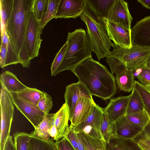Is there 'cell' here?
Returning a JSON list of instances; mask_svg holds the SVG:
<instances>
[{
	"label": "cell",
	"mask_w": 150,
	"mask_h": 150,
	"mask_svg": "<svg viewBox=\"0 0 150 150\" xmlns=\"http://www.w3.org/2000/svg\"><path fill=\"white\" fill-rule=\"evenodd\" d=\"M73 127L75 131L83 132L96 139H104L100 132L91 125L86 124L84 122Z\"/></svg>",
	"instance_id": "cell-34"
},
{
	"label": "cell",
	"mask_w": 150,
	"mask_h": 150,
	"mask_svg": "<svg viewBox=\"0 0 150 150\" xmlns=\"http://www.w3.org/2000/svg\"><path fill=\"white\" fill-rule=\"evenodd\" d=\"M109 37L114 43L119 46L130 48L132 46L131 30H128L121 25L110 21L107 18L102 19Z\"/></svg>",
	"instance_id": "cell-8"
},
{
	"label": "cell",
	"mask_w": 150,
	"mask_h": 150,
	"mask_svg": "<svg viewBox=\"0 0 150 150\" xmlns=\"http://www.w3.org/2000/svg\"><path fill=\"white\" fill-rule=\"evenodd\" d=\"M13 136L16 150H29L30 134L18 132Z\"/></svg>",
	"instance_id": "cell-32"
},
{
	"label": "cell",
	"mask_w": 150,
	"mask_h": 150,
	"mask_svg": "<svg viewBox=\"0 0 150 150\" xmlns=\"http://www.w3.org/2000/svg\"><path fill=\"white\" fill-rule=\"evenodd\" d=\"M145 66L146 67L150 69V55L148 57Z\"/></svg>",
	"instance_id": "cell-49"
},
{
	"label": "cell",
	"mask_w": 150,
	"mask_h": 150,
	"mask_svg": "<svg viewBox=\"0 0 150 150\" xmlns=\"http://www.w3.org/2000/svg\"><path fill=\"white\" fill-rule=\"evenodd\" d=\"M106 58V62L110 66L112 74H116L126 69L125 64L116 58L110 55Z\"/></svg>",
	"instance_id": "cell-40"
},
{
	"label": "cell",
	"mask_w": 150,
	"mask_h": 150,
	"mask_svg": "<svg viewBox=\"0 0 150 150\" xmlns=\"http://www.w3.org/2000/svg\"><path fill=\"white\" fill-rule=\"evenodd\" d=\"M80 17L86 27V36L91 51L95 53L99 60L110 55L113 43L103 19L97 18L87 6Z\"/></svg>",
	"instance_id": "cell-3"
},
{
	"label": "cell",
	"mask_w": 150,
	"mask_h": 150,
	"mask_svg": "<svg viewBox=\"0 0 150 150\" xmlns=\"http://www.w3.org/2000/svg\"><path fill=\"white\" fill-rule=\"evenodd\" d=\"M86 6V0H60L54 18H76Z\"/></svg>",
	"instance_id": "cell-12"
},
{
	"label": "cell",
	"mask_w": 150,
	"mask_h": 150,
	"mask_svg": "<svg viewBox=\"0 0 150 150\" xmlns=\"http://www.w3.org/2000/svg\"><path fill=\"white\" fill-rule=\"evenodd\" d=\"M14 105L35 127L43 120L45 115L35 105L23 98L14 92H9Z\"/></svg>",
	"instance_id": "cell-7"
},
{
	"label": "cell",
	"mask_w": 150,
	"mask_h": 150,
	"mask_svg": "<svg viewBox=\"0 0 150 150\" xmlns=\"http://www.w3.org/2000/svg\"><path fill=\"white\" fill-rule=\"evenodd\" d=\"M74 131L76 134L78 150H85L84 145L79 132L75 130Z\"/></svg>",
	"instance_id": "cell-45"
},
{
	"label": "cell",
	"mask_w": 150,
	"mask_h": 150,
	"mask_svg": "<svg viewBox=\"0 0 150 150\" xmlns=\"http://www.w3.org/2000/svg\"><path fill=\"white\" fill-rule=\"evenodd\" d=\"M115 0H86V6L99 19L107 18Z\"/></svg>",
	"instance_id": "cell-18"
},
{
	"label": "cell",
	"mask_w": 150,
	"mask_h": 150,
	"mask_svg": "<svg viewBox=\"0 0 150 150\" xmlns=\"http://www.w3.org/2000/svg\"><path fill=\"white\" fill-rule=\"evenodd\" d=\"M137 1L142 6L146 8L150 9V0H137Z\"/></svg>",
	"instance_id": "cell-46"
},
{
	"label": "cell",
	"mask_w": 150,
	"mask_h": 150,
	"mask_svg": "<svg viewBox=\"0 0 150 150\" xmlns=\"http://www.w3.org/2000/svg\"><path fill=\"white\" fill-rule=\"evenodd\" d=\"M64 96L65 103L68 108L69 120L73 116L76 106L81 97L86 96L92 98L85 86L79 81L66 86Z\"/></svg>",
	"instance_id": "cell-11"
},
{
	"label": "cell",
	"mask_w": 150,
	"mask_h": 150,
	"mask_svg": "<svg viewBox=\"0 0 150 150\" xmlns=\"http://www.w3.org/2000/svg\"><path fill=\"white\" fill-rule=\"evenodd\" d=\"M146 87L149 90V91H150V84L148 86H146Z\"/></svg>",
	"instance_id": "cell-51"
},
{
	"label": "cell",
	"mask_w": 150,
	"mask_h": 150,
	"mask_svg": "<svg viewBox=\"0 0 150 150\" xmlns=\"http://www.w3.org/2000/svg\"><path fill=\"white\" fill-rule=\"evenodd\" d=\"M100 131L104 139L107 144L110 141L117 137L115 122H111L107 115L103 113Z\"/></svg>",
	"instance_id": "cell-21"
},
{
	"label": "cell",
	"mask_w": 150,
	"mask_h": 150,
	"mask_svg": "<svg viewBox=\"0 0 150 150\" xmlns=\"http://www.w3.org/2000/svg\"><path fill=\"white\" fill-rule=\"evenodd\" d=\"M145 109L147 113L148 114L150 117V110H149L148 108L145 107Z\"/></svg>",
	"instance_id": "cell-50"
},
{
	"label": "cell",
	"mask_w": 150,
	"mask_h": 150,
	"mask_svg": "<svg viewBox=\"0 0 150 150\" xmlns=\"http://www.w3.org/2000/svg\"><path fill=\"white\" fill-rule=\"evenodd\" d=\"M31 8L28 13L25 33L26 47L31 60L38 55L42 41L40 36L43 29L40 22L36 20Z\"/></svg>",
	"instance_id": "cell-6"
},
{
	"label": "cell",
	"mask_w": 150,
	"mask_h": 150,
	"mask_svg": "<svg viewBox=\"0 0 150 150\" xmlns=\"http://www.w3.org/2000/svg\"><path fill=\"white\" fill-rule=\"evenodd\" d=\"M103 112V108L96 104L84 122L91 125L101 133L100 127Z\"/></svg>",
	"instance_id": "cell-27"
},
{
	"label": "cell",
	"mask_w": 150,
	"mask_h": 150,
	"mask_svg": "<svg viewBox=\"0 0 150 150\" xmlns=\"http://www.w3.org/2000/svg\"><path fill=\"white\" fill-rule=\"evenodd\" d=\"M150 148V122L144 128L143 131L133 139Z\"/></svg>",
	"instance_id": "cell-39"
},
{
	"label": "cell",
	"mask_w": 150,
	"mask_h": 150,
	"mask_svg": "<svg viewBox=\"0 0 150 150\" xmlns=\"http://www.w3.org/2000/svg\"><path fill=\"white\" fill-rule=\"evenodd\" d=\"M92 96L106 100L116 93L115 78L106 67L92 57L71 71Z\"/></svg>",
	"instance_id": "cell-1"
},
{
	"label": "cell",
	"mask_w": 150,
	"mask_h": 150,
	"mask_svg": "<svg viewBox=\"0 0 150 150\" xmlns=\"http://www.w3.org/2000/svg\"><path fill=\"white\" fill-rule=\"evenodd\" d=\"M96 104L93 98L86 96L81 97L70 120L71 123L70 126L74 127L84 122Z\"/></svg>",
	"instance_id": "cell-14"
},
{
	"label": "cell",
	"mask_w": 150,
	"mask_h": 150,
	"mask_svg": "<svg viewBox=\"0 0 150 150\" xmlns=\"http://www.w3.org/2000/svg\"><path fill=\"white\" fill-rule=\"evenodd\" d=\"M134 88L140 95L145 107L150 110V91L146 87L136 81Z\"/></svg>",
	"instance_id": "cell-35"
},
{
	"label": "cell",
	"mask_w": 150,
	"mask_h": 150,
	"mask_svg": "<svg viewBox=\"0 0 150 150\" xmlns=\"http://www.w3.org/2000/svg\"><path fill=\"white\" fill-rule=\"evenodd\" d=\"M110 55L125 65L127 69L132 71L145 65L150 55V48L132 46L127 48L113 43Z\"/></svg>",
	"instance_id": "cell-5"
},
{
	"label": "cell",
	"mask_w": 150,
	"mask_h": 150,
	"mask_svg": "<svg viewBox=\"0 0 150 150\" xmlns=\"http://www.w3.org/2000/svg\"><path fill=\"white\" fill-rule=\"evenodd\" d=\"M16 93L20 97L29 102L37 105L39 101L44 95L45 92L36 88L28 87L22 91Z\"/></svg>",
	"instance_id": "cell-30"
},
{
	"label": "cell",
	"mask_w": 150,
	"mask_h": 150,
	"mask_svg": "<svg viewBox=\"0 0 150 150\" xmlns=\"http://www.w3.org/2000/svg\"><path fill=\"white\" fill-rule=\"evenodd\" d=\"M133 73L134 79L137 78L143 85L146 87L150 84V69L145 65L136 69Z\"/></svg>",
	"instance_id": "cell-33"
},
{
	"label": "cell",
	"mask_w": 150,
	"mask_h": 150,
	"mask_svg": "<svg viewBox=\"0 0 150 150\" xmlns=\"http://www.w3.org/2000/svg\"><path fill=\"white\" fill-rule=\"evenodd\" d=\"M142 150H150V148L140 143H137Z\"/></svg>",
	"instance_id": "cell-48"
},
{
	"label": "cell",
	"mask_w": 150,
	"mask_h": 150,
	"mask_svg": "<svg viewBox=\"0 0 150 150\" xmlns=\"http://www.w3.org/2000/svg\"><path fill=\"white\" fill-rule=\"evenodd\" d=\"M1 41L3 42L6 47V55L4 67L12 64L19 63L18 55L15 50L5 30L1 33Z\"/></svg>",
	"instance_id": "cell-22"
},
{
	"label": "cell",
	"mask_w": 150,
	"mask_h": 150,
	"mask_svg": "<svg viewBox=\"0 0 150 150\" xmlns=\"http://www.w3.org/2000/svg\"><path fill=\"white\" fill-rule=\"evenodd\" d=\"M132 46L150 48V16L137 22L131 29Z\"/></svg>",
	"instance_id": "cell-9"
},
{
	"label": "cell",
	"mask_w": 150,
	"mask_h": 150,
	"mask_svg": "<svg viewBox=\"0 0 150 150\" xmlns=\"http://www.w3.org/2000/svg\"><path fill=\"white\" fill-rule=\"evenodd\" d=\"M34 0H14L13 8L7 22L6 31L23 67L29 68L31 60L27 53L25 42L28 13Z\"/></svg>",
	"instance_id": "cell-2"
},
{
	"label": "cell",
	"mask_w": 150,
	"mask_h": 150,
	"mask_svg": "<svg viewBox=\"0 0 150 150\" xmlns=\"http://www.w3.org/2000/svg\"><path fill=\"white\" fill-rule=\"evenodd\" d=\"M6 55V44L1 41L0 48V65L1 68L4 67Z\"/></svg>",
	"instance_id": "cell-43"
},
{
	"label": "cell",
	"mask_w": 150,
	"mask_h": 150,
	"mask_svg": "<svg viewBox=\"0 0 150 150\" xmlns=\"http://www.w3.org/2000/svg\"><path fill=\"white\" fill-rule=\"evenodd\" d=\"M4 150H16L15 143L12 139V137L9 135L8 137L5 144Z\"/></svg>",
	"instance_id": "cell-44"
},
{
	"label": "cell",
	"mask_w": 150,
	"mask_h": 150,
	"mask_svg": "<svg viewBox=\"0 0 150 150\" xmlns=\"http://www.w3.org/2000/svg\"><path fill=\"white\" fill-rule=\"evenodd\" d=\"M78 132L85 150H107V143L104 139H96L83 132Z\"/></svg>",
	"instance_id": "cell-23"
},
{
	"label": "cell",
	"mask_w": 150,
	"mask_h": 150,
	"mask_svg": "<svg viewBox=\"0 0 150 150\" xmlns=\"http://www.w3.org/2000/svg\"><path fill=\"white\" fill-rule=\"evenodd\" d=\"M130 95L126 115L135 113L144 110L145 106L142 100L135 89L134 88Z\"/></svg>",
	"instance_id": "cell-29"
},
{
	"label": "cell",
	"mask_w": 150,
	"mask_h": 150,
	"mask_svg": "<svg viewBox=\"0 0 150 150\" xmlns=\"http://www.w3.org/2000/svg\"><path fill=\"white\" fill-rule=\"evenodd\" d=\"M107 19L128 30L131 29L133 18L129 12L127 2L124 0H114Z\"/></svg>",
	"instance_id": "cell-10"
},
{
	"label": "cell",
	"mask_w": 150,
	"mask_h": 150,
	"mask_svg": "<svg viewBox=\"0 0 150 150\" xmlns=\"http://www.w3.org/2000/svg\"><path fill=\"white\" fill-rule=\"evenodd\" d=\"M130 96V94L111 99L107 106L103 108L104 112L111 122H115L126 115Z\"/></svg>",
	"instance_id": "cell-13"
},
{
	"label": "cell",
	"mask_w": 150,
	"mask_h": 150,
	"mask_svg": "<svg viewBox=\"0 0 150 150\" xmlns=\"http://www.w3.org/2000/svg\"><path fill=\"white\" fill-rule=\"evenodd\" d=\"M115 81L121 91L129 93L134 88L135 81L132 70L126 69L116 74Z\"/></svg>",
	"instance_id": "cell-20"
},
{
	"label": "cell",
	"mask_w": 150,
	"mask_h": 150,
	"mask_svg": "<svg viewBox=\"0 0 150 150\" xmlns=\"http://www.w3.org/2000/svg\"><path fill=\"white\" fill-rule=\"evenodd\" d=\"M68 46L67 41L57 53L51 67V76H55V73L62 62Z\"/></svg>",
	"instance_id": "cell-37"
},
{
	"label": "cell",
	"mask_w": 150,
	"mask_h": 150,
	"mask_svg": "<svg viewBox=\"0 0 150 150\" xmlns=\"http://www.w3.org/2000/svg\"><path fill=\"white\" fill-rule=\"evenodd\" d=\"M53 101L51 96L45 92L44 95L39 101L37 106L45 115L49 114L53 107Z\"/></svg>",
	"instance_id": "cell-38"
},
{
	"label": "cell",
	"mask_w": 150,
	"mask_h": 150,
	"mask_svg": "<svg viewBox=\"0 0 150 150\" xmlns=\"http://www.w3.org/2000/svg\"><path fill=\"white\" fill-rule=\"evenodd\" d=\"M108 144L111 150H142L133 139L119 137L111 140Z\"/></svg>",
	"instance_id": "cell-24"
},
{
	"label": "cell",
	"mask_w": 150,
	"mask_h": 150,
	"mask_svg": "<svg viewBox=\"0 0 150 150\" xmlns=\"http://www.w3.org/2000/svg\"><path fill=\"white\" fill-rule=\"evenodd\" d=\"M57 150H75L69 140L64 137L55 142Z\"/></svg>",
	"instance_id": "cell-41"
},
{
	"label": "cell",
	"mask_w": 150,
	"mask_h": 150,
	"mask_svg": "<svg viewBox=\"0 0 150 150\" xmlns=\"http://www.w3.org/2000/svg\"><path fill=\"white\" fill-rule=\"evenodd\" d=\"M60 1L48 0L47 6L40 22L42 29L50 21L55 18Z\"/></svg>",
	"instance_id": "cell-28"
},
{
	"label": "cell",
	"mask_w": 150,
	"mask_h": 150,
	"mask_svg": "<svg viewBox=\"0 0 150 150\" xmlns=\"http://www.w3.org/2000/svg\"><path fill=\"white\" fill-rule=\"evenodd\" d=\"M48 0H34L31 10L36 20L41 21Z\"/></svg>",
	"instance_id": "cell-36"
},
{
	"label": "cell",
	"mask_w": 150,
	"mask_h": 150,
	"mask_svg": "<svg viewBox=\"0 0 150 150\" xmlns=\"http://www.w3.org/2000/svg\"><path fill=\"white\" fill-rule=\"evenodd\" d=\"M55 113L45 115L42 122L30 134L44 140L50 139L49 132L52 126L55 125Z\"/></svg>",
	"instance_id": "cell-19"
},
{
	"label": "cell",
	"mask_w": 150,
	"mask_h": 150,
	"mask_svg": "<svg viewBox=\"0 0 150 150\" xmlns=\"http://www.w3.org/2000/svg\"><path fill=\"white\" fill-rule=\"evenodd\" d=\"M69 126V131L64 137L69 140L75 150H79L76 133L73 128L70 125Z\"/></svg>",
	"instance_id": "cell-42"
},
{
	"label": "cell",
	"mask_w": 150,
	"mask_h": 150,
	"mask_svg": "<svg viewBox=\"0 0 150 150\" xmlns=\"http://www.w3.org/2000/svg\"><path fill=\"white\" fill-rule=\"evenodd\" d=\"M30 135L29 150H57L53 139L44 140Z\"/></svg>",
	"instance_id": "cell-26"
},
{
	"label": "cell",
	"mask_w": 150,
	"mask_h": 150,
	"mask_svg": "<svg viewBox=\"0 0 150 150\" xmlns=\"http://www.w3.org/2000/svg\"><path fill=\"white\" fill-rule=\"evenodd\" d=\"M126 116L130 122L143 128L150 122V117L145 109L141 111L126 115Z\"/></svg>",
	"instance_id": "cell-31"
},
{
	"label": "cell",
	"mask_w": 150,
	"mask_h": 150,
	"mask_svg": "<svg viewBox=\"0 0 150 150\" xmlns=\"http://www.w3.org/2000/svg\"><path fill=\"white\" fill-rule=\"evenodd\" d=\"M14 0H0L1 33L6 31L8 21L12 12Z\"/></svg>",
	"instance_id": "cell-25"
},
{
	"label": "cell",
	"mask_w": 150,
	"mask_h": 150,
	"mask_svg": "<svg viewBox=\"0 0 150 150\" xmlns=\"http://www.w3.org/2000/svg\"><path fill=\"white\" fill-rule=\"evenodd\" d=\"M67 41V50L55 76L64 71H71L85 60L92 57L86 33L84 29L79 28L68 32Z\"/></svg>",
	"instance_id": "cell-4"
},
{
	"label": "cell",
	"mask_w": 150,
	"mask_h": 150,
	"mask_svg": "<svg viewBox=\"0 0 150 150\" xmlns=\"http://www.w3.org/2000/svg\"><path fill=\"white\" fill-rule=\"evenodd\" d=\"M0 81L1 87L9 92L18 93L28 88L15 74L8 71L1 74Z\"/></svg>",
	"instance_id": "cell-17"
},
{
	"label": "cell",
	"mask_w": 150,
	"mask_h": 150,
	"mask_svg": "<svg viewBox=\"0 0 150 150\" xmlns=\"http://www.w3.org/2000/svg\"><path fill=\"white\" fill-rule=\"evenodd\" d=\"M49 134L52 139L54 140L57 134V130L55 125L52 126L50 131Z\"/></svg>",
	"instance_id": "cell-47"
},
{
	"label": "cell",
	"mask_w": 150,
	"mask_h": 150,
	"mask_svg": "<svg viewBox=\"0 0 150 150\" xmlns=\"http://www.w3.org/2000/svg\"><path fill=\"white\" fill-rule=\"evenodd\" d=\"M55 114V125L57 134L54 140L57 141L64 137L69 130V110L65 103Z\"/></svg>",
	"instance_id": "cell-16"
},
{
	"label": "cell",
	"mask_w": 150,
	"mask_h": 150,
	"mask_svg": "<svg viewBox=\"0 0 150 150\" xmlns=\"http://www.w3.org/2000/svg\"><path fill=\"white\" fill-rule=\"evenodd\" d=\"M118 137L133 139L143 130V128L129 121L126 115L115 122Z\"/></svg>",
	"instance_id": "cell-15"
}]
</instances>
